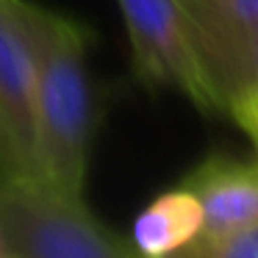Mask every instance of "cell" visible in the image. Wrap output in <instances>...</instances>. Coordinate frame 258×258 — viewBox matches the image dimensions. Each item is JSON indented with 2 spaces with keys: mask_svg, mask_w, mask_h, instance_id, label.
<instances>
[{
  "mask_svg": "<svg viewBox=\"0 0 258 258\" xmlns=\"http://www.w3.org/2000/svg\"><path fill=\"white\" fill-rule=\"evenodd\" d=\"M36 58L39 178L70 197H84L97 100L89 75L92 34L67 14L23 0Z\"/></svg>",
  "mask_w": 258,
  "mask_h": 258,
  "instance_id": "cell-1",
  "label": "cell"
},
{
  "mask_svg": "<svg viewBox=\"0 0 258 258\" xmlns=\"http://www.w3.org/2000/svg\"><path fill=\"white\" fill-rule=\"evenodd\" d=\"M0 239L14 258H142L86 208L42 178L0 175Z\"/></svg>",
  "mask_w": 258,
  "mask_h": 258,
  "instance_id": "cell-2",
  "label": "cell"
},
{
  "mask_svg": "<svg viewBox=\"0 0 258 258\" xmlns=\"http://www.w3.org/2000/svg\"><path fill=\"white\" fill-rule=\"evenodd\" d=\"M131 39V64L147 89H175L200 111H219L180 0H117Z\"/></svg>",
  "mask_w": 258,
  "mask_h": 258,
  "instance_id": "cell-3",
  "label": "cell"
},
{
  "mask_svg": "<svg viewBox=\"0 0 258 258\" xmlns=\"http://www.w3.org/2000/svg\"><path fill=\"white\" fill-rule=\"evenodd\" d=\"M0 175L39 178L36 58L23 0H0Z\"/></svg>",
  "mask_w": 258,
  "mask_h": 258,
  "instance_id": "cell-4",
  "label": "cell"
},
{
  "mask_svg": "<svg viewBox=\"0 0 258 258\" xmlns=\"http://www.w3.org/2000/svg\"><path fill=\"white\" fill-rule=\"evenodd\" d=\"M180 186H186L200 206V236L258 228V161L214 156L191 169Z\"/></svg>",
  "mask_w": 258,
  "mask_h": 258,
  "instance_id": "cell-5",
  "label": "cell"
},
{
  "mask_svg": "<svg viewBox=\"0 0 258 258\" xmlns=\"http://www.w3.org/2000/svg\"><path fill=\"white\" fill-rule=\"evenodd\" d=\"M203 230V214L195 195L186 186L169 189L145 206L134 222L131 244L142 258H169L197 239Z\"/></svg>",
  "mask_w": 258,
  "mask_h": 258,
  "instance_id": "cell-6",
  "label": "cell"
},
{
  "mask_svg": "<svg viewBox=\"0 0 258 258\" xmlns=\"http://www.w3.org/2000/svg\"><path fill=\"white\" fill-rule=\"evenodd\" d=\"M180 6L206 75L258 23V0H180Z\"/></svg>",
  "mask_w": 258,
  "mask_h": 258,
  "instance_id": "cell-7",
  "label": "cell"
},
{
  "mask_svg": "<svg viewBox=\"0 0 258 258\" xmlns=\"http://www.w3.org/2000/svg\"><path fill=\"white\" fill-rule=\"evenodd\" d=\"M208 81L225 114L258 97V23L208 70Z\"/></svg>",
  "mask_w": 258,
  "mask_h": 258,
  "instance_id": "cell-8",
  "label": "cell"
},
{
  "mask_svg": "<svg viewBox=\"0 0 258 258\" xmlns=\"http://www.w3.org/2000/svg\"><path fill=\"white\" fill-rule=\"evenodd\" d=\"M169 258H258V228L225 236H197Z\"/></svg>",
  "mask_w": 258,
  "mask_h": 258,
  "instance_id": "cell-9",
  "label": "cell"
},
{
  "mask_svg": "<svg viewBox=\"0 0 258 258\" xmlns=\"http://www.w3.org/2000/svg\"><path fill=\"white\" fill-rule=\"evenodd\" d=\"M228 114L236 119V122H239V128L252 139V147H255V153H258V97L233 106Z\"/></svg>",
  "mask_w": 258,
  "mask_h": 258,
  "instance_id": "cell-10",
  "label": "cell"
},
{
  "mask_svg": "<svg viewBox=\"0 0 258 258\" xmlns=\"http://www.w3.org/2000/svg\"><path fill=\"white\" fill-rule=\"evenodd\" d=\"M0 258H14V255H9V252H0Z\"/></svg>",
  "mask_w": 258,
  "mask_h": 258,
  "instance_id": "cell-11",
  "label": "cell"
},
{
  "mask_svg": "<svg viewBox=\"0 0 258 258\" xmlns=\"http://www.w3.org/2000/svg\"><path fill=\"white\" fill-rule=\"evenodd\" d=\"M0 252H6V250H3V239H0Z\"/></svg>",
  "mask_w": 258,
  "mask_h": 258,
  "instance_id": "cell-12",
  "label": "cell"
}]
</instances>
